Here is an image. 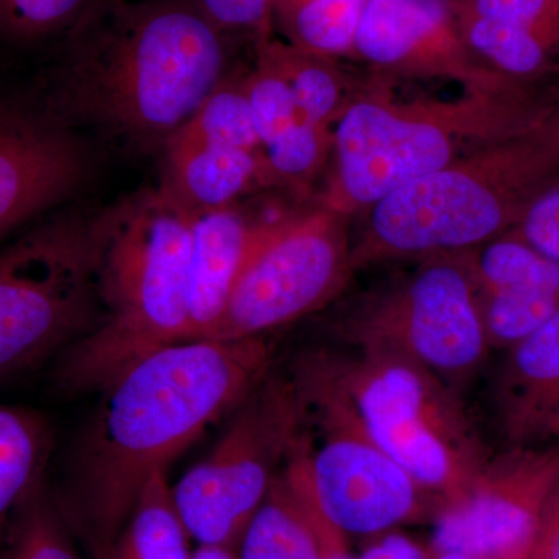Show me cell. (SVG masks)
Instances as JSON below:
<instances>
[{
	"label": "cell",
	"instance_id": "1",
	"mask_svg": "<svg viewBox=\"0 0 559 559\" xmlns=\"http://www.w3.org/2000/svg\"><path fill=\"white\" fill-rule=\"evenodd\" d=\"M271 353L263 337L180 342L139 359L98 390L60 503L95 558H108L151 477L167 473L270 373Z\"/></svg>",
	"mask_w": 559,
	"mask_h": 559
},
{
	"label": "cell",
	"instance_id": "2",
	"mask_svg": "<svg viewBox=\"0 0 559 559\" xmlns=\"http://www.w3.org/2000/svg\"><path fill=\"white\" fill-rule=\"evenodd\" d=\"M68 43L79 108L165 143L226 79L231 38L193 0H94Z\"/></svg>",
	"mask_w": 559,
	"mask_h": 559
},
{
	"label": "cell",
	"instance_id": "3",
	"mask_svg": "<svg viewBox=\"0 0 559 559\" xmlns=\"http://www.w3.org/2000/svg\"><path fill=\"white\" fill-rule=\"evenodd\" d=\"M97 223L100 318L62 352L55 381L69 393L98 392L139 359L189 341L190 210L160 186Z\"/></svg>",
	"mask_w": 559,
	"mask_h": 559
},
{
	"label": "cell",
	"instance_id": "4",
	"mask_svg": "<svg viewBox=\"0 0 559 559\" xmlns=\"http://www.w3.org/2000/svg\"><path fill=\"white\" fill-rule=\"evenodd\" d=\"M559 179V120L476 146L371 205L366 240L353 264L381 257L479 248L520 224L533 201Z\"/></svg>",
	"mask_w": 559,
	"mask_h": 559
},
{
	"label": "cell",
	"instance_id": "5",
	"mask_svg": "<svg viewBox=\"0 0 559 559\" xmlns=\"http://www.w3.org/2000/svg\"><path fill=\"white\" fill-rule=\"evenodd\" d=\"M301 360L344 401L366 436L436 499V509L487 462L447 384L406 356L360 347L349 362L322 353Z\"/></svg>",
	"mask_w": 559,
	"mask_h": 559
},
{
	"label": "cell",
	"instance_id": "6",
	"mask_svg": "<svg viewBox=\"0 0 559 559\" xmlns=\"http://www.w3.org/2000/svg\"><path fill=\"white\" fill-rule=\"evenodd\" d=\"M98 223L57 218L0 250V378L35 366L100 318Z\"/></svg>",
	"mask_w": 559,
	"mask_h": 559
},
{
	"label": "cell",
	"instance_id": "7",
	"mask_svg": "<svg viewBox=\"0 0 559 559\" xmlns=\"http://www.w3.org/2000/svg\"><path fill=\"white\" fill-rule=\"evenodd\" d=\"M307 411L293 378L267 373L237 407L202 462L173 487L198 546L238 547L249 522L304 439Z\"/></svg>",
	"mask_w": 559,
	"mask_h": 559
},
{
	"label": "cell",
	"instance_id": "8",
	"mask_svg": "<svg viewBox=\"0 0 559 559\" xmlns=\"http://www.w3.org/2000/svg\"><path fill=\"white\" fill-rule=\"evenodd\" d=\"M290 378L319 425V443L304 437L300 459L323 518L347 538H377L425 513L428 492L366 436L344 401L301 360Z\"/></svg>",
	"mask_w": 559,
	"mask_h": 559
},
{
	"label": "cell",
	"instance_id": "9",
	"mask_svg": "<svg viewBox=\"0 0 559 559\" xmlns=\"http://www.w3.org/2000/svg\"><path fill=\"white\" fill-rule=\"evenodd\" d=\"M353 260L341 213L261 221L226 310L209 341H245L319 310L347 282Z\"/></svg>",
	"mask_w": 559,
	"mask_h": 559
},
{
	"label": "cell",
	"instance_id": "10",
	"mask_svg": "<svg viewBox=\"0 0 559 559\" xmlns=\"http://www.w3.org/2000/svg\"><path fill=\"white\" fill-rule=\"evenodd\" d=\"M359 347L406 356L444 384L469 378L489 345L465 261H432L371 305L353 326Z\"/></svg>",
	"mask_w": 559,
	"mask_h": 559
},
{
	"label": "cell",
	"instance_id": "11",
	"mask_svg": "<svg viewBox=\"0 0 559 559\" xmlns=\"http://www.w3.org/2000/svg\"><path fill=\"white\" fill-rule=\"evenodd\" d=\"M558 489L559 444L487 460L468 487L437 507L429 550L528 559Z\"/></svg>",
	"mask_w": 559,
	"mask_h": 559
},
{
	"label": "cell",
	"instance_id": "12",
	"mask_svg": "<svg viewBox=\"0 0 559 559\" xmlns=\"http://www.w3.org/2000/svg\"><path fill=\"white\" fill-rule=\"evenodd\" d=\"M465 124L362 98L342 110L334 146L337 186L330 210L371 207L459 159Z\"/></svg>",
	"mask_w": 559,
	"mask_h": 559
},
{
	"label": "cell",
	"instance_id": "13",
	"mask_svg": "<svg viewBox=\"0 0 559 559\" xmlns=\"http://www.w3.org/2000/svg\"><path fill=\"white\" fill-rule=\"evenodd\" d=\"M352 53L385 72L443 73L481 84L511 79L469 50L454 2L441 0H369Z\"/></svg>",
	"mask_w": 559,
	"mask_h": 559
},
{
	"label": "cell",
	"instance_id": "14",
	"mask_svg": "<svg viewBox=\"0 0 559 559\" xmlns=\"http://www.w3.org/2000/svg\"><path fill=\"white\" fill-rule=\"evenodd\" d=\"M84 173L72 135L31 114L0 110V237L60 204Z\"/></svg>",
	"mask_w": 559,
	"mask_h": 559
},
{
	"label": "cell",
	"instance_id": "15",
	"mask_svg": "<svg viewBox=\"0 0 559 559\" xmlns=\"http://www.w3.org/2000/svg\"><path fill=\"white\" fill-rule=\"evenodd\" d=\"M466 266L491 348L513 347L559 311V261L516 235L487 242Z\"/></svg>",
	"mask_w": 559,
	"mask_h": 559
},
{
	"label": "cell",
	"instance_id": "16",
	"mask_svg": "<svg viewBox=\"0 0 559 559\" xmlns=\"http://www.w3.org/2000/svg\"><path fill=\"white\" fill-rule=\"evenodd\" d=\"M259 227L234 205L191 212L189 341L209 340L218 325Z\"/></svg>",
	"mask_w": 559,
	"mask_h": 559
},
{
	"label": "cell",
	"instance_id": "17",
	"mask_svg": "<svg viewBox=\"0 0 559 559\" xmlns=\"http://www.w3.org/2000/svg\"><path fill=\"white\" fill-rule=\"evenodd\" d=\"M496 401L502 428L516 443L559 429V311L510 347Z\"/></svg>",
	"mask_w": 559,
	"mask_h": 559
},
{
	"label": "cell",
	"instance_id": "18",
	"mask_svg": "<svg viewBox=\"0 0 559 559\" xmlns=\"http://www.w3.org/2000/svg\"><path fill=\"white\" fill-rule=\"evenodd\" d=\"M167 179L162 186L190 212L234 205L255 182L270 178L263 151L165 143Z\"/></svg>",
	"mask_w": 559,
	"mask_h": 559
},
{
	"label": "cell",
	"instance_id": "19",
	"mask_svg": "<svg viewBox=\"0 0 559 559\" xmlns=\"http://www.w3.org/2000/svg\"><path fill=\"white\" fill-rule=\"evenodd\" d=\"M237 555L238 559H322L314 528L286 466L242 533Z\"/></svg>",
	"mask_w": 559,
	"mask_h": 559
},
{
	"label": "cell",
	"instance_id": "20",
	"mask_svg": "<svg viewBox=\"0 0 559 559\" xmlns=\"http://www.w3.org/2000/svg\"><path fill=\"white\" fill-rule=\"evenodd\" d=\"M463 39L485 66L522 81L559 72V47L509 22L488 20L454 2Z\"/></svg>",
	"mask_w": 559,
	"mask_h": 559
},
{
	"label": "cell",
	"instance_id": "21",
	"mask_svg": "<svg viewBox=\"0 0 559 559\" xmlns=\"http://www.w3.org/2000/svg\"><path fill=\"white\" fill-rule=\"evenodd\" d=\"M191 554L167 473L154 474L106 559H190Z\"/></svg>",
	"mask_w": 559,
	"mask_h": 559
},
{
	"label": "cell",
	"instance_id": "22",
	"mask_svg": "<svg viewBox=\"0 0 559 559\" xmlns=\"http://www.w3.org/2000/svg\"><path fill=\"white\" fill-rule=\"evenodd\" d=\"M50 439L38 412L0 404V527L43 481Z\"/></svg>",
	"mask_w": 559,
	"mask_h": 559
},
{
	"label": "cell",
	"instance_id": "23",
	"mask_svg": "<svg viewBox=\"0 0 559 559\" xmlns=\"http://www.w3.org/2000/svg\"><path fill=\"white\" fill-rule=\"evenodd\" d=\"M369 0H271L272 32L297 49L337 57L352 53L360 16Z\"/></svg>",
	"mask_w": 559,
	"mask_h": 559
},
{
	"label": "cell",
	"instance_id": "24",
	"mask_svg": "<svg viewBox=\"0 0 559 559\" xmlns=\"http://www.w3.org/2000/svg\"><path fill=\"white\" fill-rule=\"evenodd\" d=\"M255 46L257 51L288 80L300 119L329 127L342 109V79L330 58L274 38Z\"/></svg>",
	"mask_w": 559,
	"mask_h": 559
},
{
	"label": "cell",
	"instance_id": "25",
	"mask_svg": "<svg viewBox=\"0 0 559 559\" xmlns=\"http://www.w3.org/2000/svg\"><path fill=\"white\" fill-rule=\"evenodd\" d=\"M165 143L263 151L246 95L245 79L227 75L191 119Z\"/></svg>",
	"mask_w": 559,
	"mask_h": 559
},
{
	"label": "cell",
	"instance_id": "26",
	"mask_svg": "<svg viewBox=\"0 0 559 559\" xmlns=\"http://www.w3.org/2000/svg\"><path fill=\"white\" fill-rule=\"evenodd\" d=\"M2 559H81L72 530L43 481L11 518L9 546Z\"/></svg>",
	"mask_w": 559,
	"mask_h": 559
},
{
	"label": "cell",
	"instance_id": "27",
	"mask_svg": "<svg viewBox=\"0 0 559 559\" xmlns=\"http://www.w3.org/2000/svg\"><path fill=\"white\" fill-rule=\"evenodd\" d=\"M94 0H0V33L31 43L68 33Z\"/></svg>",
	"mask_w": 559,
	"mask_h": 559
},
{
	"label": "cell",
	"instance_id": "28",
	"mask_svg": "<svg viewBox=\"0 0 559 559\" xmlns=\"http://www.w3.org/2000/svg\"><path fill=\"white\" fill-rule=\"evenodd\" d=\"M246 95L261 145L300 119L288 80L257 51V69L245 79Z\"/></svg>",
	"mask_w": 559,
	"mask_h": 559
},
{
	"label": "cell",
	"instance_id": "29",
	"mask_svg": "<svg viewBox=\"0 0 559 559\" xmlns=\"http://www.w3.org/2000/svg\"><path fill=\"white\" fill-rule=\"evenodd\" d=\"M326 128L297 119L264 143L263 154L270 178L304 179L323 160Z\"/></svg>",
	"mask_w": 559,
	"mask_h": 559
},
{
	"label": "cell",
	"instance_id": "30",
	"mask_svg": "<svg viewBox=\"0 0 559 559\" xmlns=\"http://www.w3.org/2000/svg\"><path fill=\"white\" fill-rule=\"evenodd\" d=\"M477 16L509 22L559 47V0H457Z\"/></svg>",
	"mask_w": 559,
	"mask_h": 559
},
{
	"label": "cell",
	"instance_id": "31",
	"mask_svg": "<svg viewBox=\"0 0 559 559\" xmlns=\"http://www.w3.org/2000/svg\"><path fill=\"white\" fill-rule=\"evenodd\" d=\"M198 9L231 39L248 36L255 40L272 38L271 0H193Z\"/></svg>",
	"mask_w": 559,
	"mask_h": 559
},
{
	"label": "cell",
	"instance_id": "32",
	"mask_svg": "<svg viewBox=\"0 0 559 559\" xmlns=\"http://www.w3.org/2000/svg\"><path fill=\"white\" fill-rule=\"evenodd\" d=\"M511 234L559 261V179L530 204Z\"/></svg>",
	"mask_w": 559,
	"mask_h": 559
},
{
	"label": "cell",
	"instance_id": "33",
	"mask_svg": "<svg viewBox=\"0 0 559 559\" xmlns=\"http://www.w3.org/2000/svg\"><path fill=\"white\" fill-rule=\"evenodd\" d=\"M286 471H288L290 479H293L294 485H296L297 492H299L308 518H310L316 538H318L322 559H356L348 549L347 536H345L341 530L334 527L333 524H330V522L323 518V514L320 513L316 503L312 502L307 484H305L300 460L294 459L293 462L286 466Z\"/></svg>",
	"mask_w": 559,
	"mask_h": 559
},
{
	"label": "cell",
	"instance_id": "34",
	"mask_svg": "<svg viewBox=\"0 0 559 559\" xmlns=\"http://www.w3.org/2000/svg\"><path fill=\"white\" fill-rule=\"evenodd\" d=\"M356 559H430V550L403 533H384Z\"/></svg>",
	"mask_w": 559,
	"mask_h": 559
},
{
	"label": "cell",
	"instance_id": "35",
	"mask_svg": "<svg viewBox=\"0 0 559 559\" xmlns=\"http://www.w3.org/2000/svg\"><path fill=\"white\" fill-rule=\"evenodd\" d=\"M528 559H559V489L544 518Z\"/></svg>",
	"mask_w": 559,
	"mask_h": 559
},
{
	"label": "cell",
	"instance_id": "36",
	"mask_svg": "<svg viewBox=\"0 0 559 559\" xmlns=\"http://www.w3.org/2000/svg\"><path fill=\"white\" fill-rule=\"evenodd\" d=\"M190 559H238L237 547L198 546Z\"/></svg>",
	"mask_w": 559,
	"mask_h": 559
},
{
	"label": "cell",
	"instance_id": "37",
	"mask_svg": "<svg viewBox=\"0 0 559 559\" xmlns=\"http://www.w3.org/2000/svg\"><path fill=\"white\" fill-rule=\"evenodd\" d=\"M430 559H503L479 557V555L460 554V551H430Z\"/></svg>",
	"mask_w": 559,
	"mask_h": 559
},
{
	"label": "cell",
	"instance_id": "38",
	"mask_svg": "<svg viewBox=\"0 0 559 559\" xmlns=\"http://www.w3.org/2000/svg\"><path fill=\"white\" fill-rule=\"evenodd\" d=\"M441 2H457V0H441Z\"/></svg>",
	"mask_w": 559,
	"mask_h": 559
},
{
	"label": "cell",
	"instance_id": "39",
	"mask_svg": "<svg viewBox=\"0 0 559 559\" xmlns=\"http://www.w3.org/2000/svg\"><path fill=\"white\" fill-rule=\"evenodd\" d=\"M558 119H559V106H558Z\"/></svg>",
	"mask_w": 559,
	"mask_h": 559
}]
</instances>
